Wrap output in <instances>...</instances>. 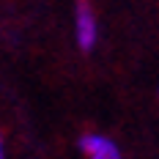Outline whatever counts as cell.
<instances>
[{
	"label": "cell",
	"instance_id": "6da1fadb",
	"mask_svg": "<svg viewBox=\"0 0 159 159\" xmlns=\"http://www.w3.org/2000/svg\"><path fill=\"white\" fill-rule=\"evenodd\" d=\"M74 28H77V44L82 52L96 44L99 30H96V16L91 11V3L88 0H77V8H74Z\"/></svg>",
	"mask_w": 159,
	"mask_h": 159
},
{
	"label": "cell",
	"instance_id": "7a4b0ae2",
	"mask_svg": "<svg viewBox=\"0 0 159 159\" xmlns=\"http://www.w3.org/2000/svg\"><path fill=\"white\" fill-rule=\"evenodd\" d=\"M80 151L88 159H121L118 145L110 137H102V134H82L80 137Z\"/></svg>",
	"mask_w": 159,
	"mask_h": 159
},
{
	"label": "cell",
	"instance_id": "3957f363",
	"mask_svg": "<svg viewBox=\"0 0 159 159\" xmlns=\"http://www.w3.org/2000/svg\"><path fill=\"white\" fill-rule=\"evenodd\" d=\"M0 159H6V151H3V134H0Z\"/></svg>",
	"mask_w": 159,
	"mask_h": 159
}]
</instances>
